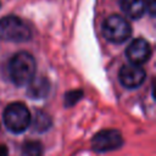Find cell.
Masks as SVG:
<instances>
[{"mask_svg": "<svg viewBox=\"0 0 156 156\" xmlns=\"http://www.w3.org/2000/svg\"><path fill=\"white\" fill-rule=\"evenodd\" d=\"M0 156H9V150L5 145H0Z\"/></svg>", "mask_w": 156, "mask_h": 156, "instance_id": "cell-14", "label": "cell"}, {"mask_svg": "<svg viewBox=\"0 0 156 156\" xmlns=\"http://www.w3.org/2000/svg\"><path fill=\"white\" fill-rule=\"evenodd\" d=\"M145 7H146V11H149L150 16H155V11H156V0H146V1H145Z\"/></svg>", "mask_w": 156, "mask_h": 156, "instance_id": "cell-13", "label": "cell"}, {"mask_svg": "<svg viewBox=\"0 0 156 156\" xmlns=\"http://www.w3.org/2000/svg\"><path fill=\"white\" fill-rule=\"evenodd\" d=\"M82 98H83V90H80V89L67 91L65 94V106L66 107H71V106L76 105Z\"/></svg>", "mask_w": 156, "mask_h": 156, "instance_id": "cell-12", "label": "cell"}, {"mask_svg": "<svg viewBox=\"0 0 156 156\" xmlns=\"http://www.w3.org/2000/svg\"><path fill=\"white\" fill-rule=\"evenodd\" d=\"M30 121V112L23 102H12L4 111V123L12 133H23L29 127Z\"/></svg>", "mask_w": 156, "mask_h": 156, "instance_id": "cell-4", "label": "cell"}, {"mask_svg": "<svg viewBox=\"0 0 156 156\" xmlns=\"http://www.w3.org/2000/svg\"><path fill=\"white\" fill-rule=\"evenodd\" d=\"M102 35L106 40L113 44H122L129 39L132 35V26L130 23L119 15L108 16L101 27Z\"/></svg>", "mask_w": 156, "mask_h": 156, "instance_id": "cell-3", "label": "cell"}, {"mask_svg": "<svg viewBox=\"0 0 156 156\" xmlns=\"http://www.w3.org/2000/svg\"><path fill=\"white\" fill-rule=\"evenodd\" d=\"M145 71L136 65H124L119 69L118 78L121 84L127 89H135L140 87L145 80Z\"/></svg>", "mask_w": 156, "mask_h": 156, "instance_id": "cell-7", "label": "cell"}, {"mask_svg": "<svg viewBox=\"0 0 156 156\" xmlns=\"http://www.w3.org/2000/svg\"><path fill=\"white\" fill-rule=\"evenodd\" d=\"M37 63L34 57L27 51L15 54L7 65V71L11 82L17 87L28 85L34 78Z\"/></svg>", "mask_w": 156, "mask_h": 156, "instance_id": "cell-1", "label": "cell"}, {"mask_svg": "<svg viewBox=\"0 0 156 156\" xmlns=\"http://www.w3.org/2000/svg\"><path fill=\"white\" fill-rule=\"evenodd\" d=\"M32 38L29 26L20 17L9 15L0 20V39L12 43L28 41Z\"/></svg>", "mask_w": 156, "mask_h": 156, "instance_id": "cell-2", "label": "cell"}, {"mask_svg": "<svg viewBox=\"0 0 156 156\" xmlns=\"http://www.w3.org/2000/svg\"><path fill=\"white\" fill-rule=\"evenodd\" d=\"M22 152L24 156H41V144L39 141H27L23 145Z\"/></svg>", "mask_w": 156, "mask_h": 156, "instance_id": "cell-11", "label": "cell"}, {"mask_svg": "<svg viewBox=\"0 0 156 156\" xmlns=\"http://www.w3.org/2000/svg\"><path fill=\"white\" fill-rule=\"evenodd\" d=\"M51 126V118L50 116L44 111H37L34 119H33V129L35 132L43 133L48 130Z\"/></svg>", "mask_w": 156, "mask_h": 156, "instance_id": "cell-10", "label": "cell"}, {"mask_svg": "<svg viewBox=\"0 0 156 156\" xmlns=\"http://www.w3.org/2000/svg\"><path fill=\"white\" fill-rule=\"evenodd\" d=\"M151 54L152 50L150 43L143 38L134 39L126 49L127 58L130 61L132 65H136V66L147 62L149 58L151 57Z\"/></svg>", "mask_w": 156, "mask_h": 156, "instance_id": "cell-6", "label": "cell"}, {"mask_svg": "<svg viewBox=\"0 0 156 156\" xmlns=\"http://www.w3.org/2000/svg\"><path fill=\"white\" fill-rule=\"evenodd\" d=\"M119 7L126 16L133 20L143 17L146 11L145 0H119Z\"/></svg>", "mask_w": 156, "mask_h": 156, "instance_id": "cell-9", "label": "cell"}, {"mask_svg": "<svg viewBox=\"0 0 156 156\" xmlns=\"http://www.w3.org/2000/svg\"><path fill=\"white\" fill-rule=\"evenodd\" d=\"M123 145V138L116 129H102L91 139V147L96 152H107L119 149Z\"/></svg>", "mask_w": 156, "mask_h": 156, "instance_id": "cell-5", "label": "cell"}, {"mask_svg": "<svg viewBox=\"0 0 156 156\" xmlns=\"http://www.w3.org/2000/svg\"><path fill=\"white\" fill-rule=\"evenodd\" d=\"M50 91V82L45 77L33 78L32 82L28 84L27 94L32 99H44L48 96Z\"/></svg>", "mask_w": 156, "mask_h": 156, "instance_id": "cell-8", "label": "cell"}]
</instances>
